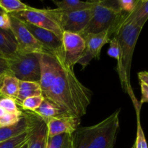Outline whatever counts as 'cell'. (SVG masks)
Wrapping results in <instances>:
<instances>
[{
    "label": "cell",
    "instance_id": "cell-1",
    "mask_svg": "<svg viewBox=\"0 0 148 148\" xmlns=\"http://www.w3.org/2000/svg\"><path fill=\"white\" fill-rule=\"evenodd\" d=\"M39 81L45 100L56 107L64 115L80 119L87 113L92 91L85 87L68 66L64 53H40Z\"/></svg>",
    "mask_w": 148,
    "mask_h": 148
},
{
    "label": "cell",
    "instance_id": "cell-2",
    "mask_svg": "<svg viewBox=\"0 0 148 148\" xmlns=\"http://www.w3.org/2000/svg\"><path fill=\"white\" fill-rule=\"evenodd\" d=\"M118 109L101 122L79 127L73 134L74 148H114L120 128Z\"/></svg>",
    "mask_w": 148,
    "mask_h": 148
},
{
    "label": "cell",
    "instance_id": "cell-3",
    "mask_svg": "<svg viewBox=\"0 0 148 148\" xmlns=\"http://www.w3.org/2000/svg\"><path fill=\"white\" fill-rule=\"evenodd\" d=\"M124 18L112 37L116 38L120 48L116 70L121 85L125 92L134 98L130 85V71L134 48L143 28L131 22L124 21Z\"/></svg>",
    "mask_w": 148,
    "mask_h": 148
},
{
    "label": "cell",
    "instance_id": "cell-4",
    "mask_svg": "<svg viewBox=\"0 0 148 148\" xmlns=\"http://www.w3.org/2000/svg\"><path fill=\"white\" fill-rule=\"evenodd\" d=\"M126 14L119 9L118 6L106 4V1H96L92 7L90 20L85 29L79 33L81 36L96 34L108 30L111 38L124 20Z\"/></svg>",
    "mask_w": 148,
    "mask_h": 148
},
{
    "label": "cell",
    "instance_id": "cell-5",
    "mask_svg": "<svg viewBox=\"0 0 148 148\" xmlns=\"http://www.w3.org/2000/svg\"><path fill=\"white\" fill-rule=\"evenodd\" d=\"M38 54L17 51L14 56L7 59L12 75L20 81L39 83L40 68Z\"/></svg>",
    "mask_w": 148,
    "mask_h": 148
},
{
    "label": "cell",
    "instance_id": "cell-6",
    "mask_svg": "<svg viewBox=\"0 0 148 148\" xmlns=\"http://www.w3.org/2000/svg\"><path fill=\"white\" fill-rule=\"evenodd\" d=\"M63 32L79 34L89 23L92 14V7L77 11L64 12L58 9L49 10Z\"/></svg>",
    "mask_w": 148,
    "mask_h": 148
},
{
    "label": "cell",
    "instance_id": "cell-7",
    "mask_svg": "<svg viewBox=\"0 0 148 148\" xmlns=\"http://www.w3.org/2000/svg\"><path fill=\"white\" fill-rule=\"evenodd\" d=\"M10 15L11 19L10 30L17 42L18 46L17 51L38 54L52 53L33 36L22 20L11 14Z\"/></svg>",
    "mask_w": 148,
    "mask_h": 148
},
{
    "label": "cell",
    "instance_id": "cell-8",
    "mask_svg": "<svg viewBox=\"0 0 148 148\" xmlns=\"http://www.w3.org/2000/svg\"><path fill=\"white\" fill-rule=\"evenodd\" d=\"M10 14L20 19L25 23L50 30L62 40L63 31L49 10H40L30 7L28 10L25 11Z\"/></svg>",
    "mask_w": 148,
    "mask_h": 148
},
{
    "label": "cell",
    "instance_id": "cell-9",
    "mask_svg": "<svg viewBox=\"0 0 148 148\" xmlns=\"http://www.w3.org/2000/svg\"><path fill=\"white\" fill-rule=\"evenodd\" d=\"M85 43V49L78 64L85 69L92 59L98 60L101 56L102 48L111 40V36L108 30L96 34H88L82 36Z\"/></svg>",
    "mask_w": 148,
    "mask_h": 148
},
{
    "label": "cell",
    "instance_id": "cell-10",
    "mask_svg": "<svg viewBox=\"0 0 148 148\" xmlns=\"http://www.w3.org/2000/svg\"><path fill=\"white\" fill-rule=\"evenodd\" d=\"M64 61L68 66H74L82 57L85 49L84 38L77 33L63 32L62 38Z\"/></svg>",
    "mask_w": 148,
    "mask_h": 148
},
{
    "label": "cell",
    "instance_id": "cell-11",
    "mask_svg": "<svg viewBox=\"0 0 148 148\" xmlns=\"http://www.w3.org/2000/svg\"><path fill=\"white\" fill-rule=\"evenodd\" d=\"M80 119L68 115L54 117L46 122L48 137L63 134H73L79 127Z\"/></svg>",
    "mask_w": 148,
    "mask_h": 148
},
{
    "label": "cell",
    "instance_id": "cell-12",
    "mask_svg": "<svg viewBox=\"0 0 148 148\" xmlns=\"http://www.w3.org/2000/svg\"><path fill=\"white\" fill-rule=\"evenodd\" d=\"M23 23L33 36L52 53L63 52L62 40L59 38L54 33L50 30L37 27L30 23L25 22Z\"/></svg>",
    "mask_w": 148,
    "mask_h": 148
},
{
    "label": "cell",
    "instance_id": "cell-13",
    "mask_svg": "<svg viewBox=\"0 0 148 148\" xmlns=\"http://www.w3.org/2000/svg\"><path fill=\"white\" fill-rule=\"evenodd\" d=\"M34 117L33 113L26 111L23 113V118L16 124L11 127H0V143L30 130L33 127Z\"/></svg>",
    "mask_w": 148,
    "mask_h": 148
},
{
    "label": "cell",
    "instance_id": "cell-14",
    "mask_svg": "<svg viewBox=\"0 0 148 148\" xmlns=\"http://www.w3.org/2000/svg\"><path fill=\"white\" fill-rule=\"evenodd\" d=\"M46 141H47L46 123L35 114L31 135L27 143V148H46Z\"/></svg>",
    "mask_w": 148,
    "mask_h": 148
},
{
    "label": "cell",
    "instance_id": "cell-15",
    "mask_svg": "<svg viewBox=\"0 0 148 148\" xmlns=\"http://www.w3.org/2000/svg\"><path fill=\"white\" fill-rule=\"evenodd\" d=\"M17 51L18 46L11 30L0 28V53L8 59L14 56Z\"/></svg>",
    "mask_w": 148,
    "mask_h": 148
},
{
    "label": "cell",
    "instance_id": "cell-16",
    "mask_svg": "<svg viewBox=\"0 0 148 148\" xmlns=\"http://www.w3.org/2000/svg\"><path fill=\"white\" fill-rule=\"evenodd\" d=\"M148 20V0H139L135 9L127 14L124 21L131 22L143 28Z\"/></svg>",
    "mask_w": 148,
    "mask_h": 148
},
{
    "label": "cell",
    "instance_id": "cell-17",
    "mask_svg": "<svg viewBox=\"0 0 148 148\" xmlns=\"http://www.w3.org/2000/svg\"><path fill=\"white\" fill-rule=\"evenodd\" d=\"M38 95H42V91L38 82L20 81L18 95L15 101L17 105H20L26 98Z\"/></svg>",
    "mask_w": 148,
    "mask_h": 148
},
{
    "label": "cell",
    "instance_id": "cell-18",
    "mask_svg": "<svg viewBox=\"0 0 148 148\" xmlns=\"http://www.w3.org/2000/svg\"><path fill=\"white\" fill-rule=\"evenodd\" d=\"M19 83L20 80L15 77L12 75H6L0 89V97L12 98L16 101L18 95Z\"/></svg>",
    "mask_w": 148,
    "mask_h": 148
},
{
    "label": "cell",
    "instance_id": "cell-19",
    "mask_svg": "<svg viewBox=\"0 0 148 148\" xmlns=\"http://www.w3.org/2000/svg\"><path fill=\"white\" fill-rule=\"evenodd\" d=\"M58 10L64 12L77 11L93 7L96 1H79V0H63L53 1Z\"/></svg>",
    "mask_w": 148,
    "mask_h": 148
},
{
    "label": "cell",
    "instance_id": "cell-20",
    "mask_svg": "<svg viewBox=\"0 0 148 148\" xmlns=\"http://www.w3.org/2000/svg\"><path fill=\"white\" fill-rule=\"evenodd\" d=\"M32 113L37 115L39 118L41 119L46 123L51 119L64 115L55 106L45 99L43 100V103L40 104V106Z\"/></svg>",
    "mask_w": 148,
    "mask_h": 148
},
{
    "label": "cell",
    "instance_id": "cell-21",
    "mask_svg": "<svg viewBox=\"0 0 148 148\" xmlns=\"http://www.w3.org/2000/svg\"><path fill=\"white\" fill-rule=\"evenodd\" d=\"M46 148H74L73 134H63L54 137H48Z\"/></svg>",
    "mask_w": 148,
    "mask_h": 148
},
{
    "label": "cell",
    "instance_id": "cell-22",
    "mask_svg": "<svg viewBox=\"0 0 148 148\" xmlns=\"http://www.w3.org/2000/svg\"><path fill=\"white\" fill-rule=\"evenodd\" d=\"M33 122H34V121H33ZM32 128H33V127H32ZM32 128L29 130L28 131L23 133V134H19L16 137L1 143H0V148H20L22 146L24 145L30 139V135H31Z\"/></svg>",
    "mask_w": 148,
    "mask_h": 148
},
{
    "label": "cell",
    "instance_id": "cell-23",
    "mask_svg": "<svg viewBox=\"0 0 148 148\" xmlns=\"http://www.w3.org/2000/svg\"><path fill=\"white\" fill-rule=\"evenodd\" d=\"M0 7L7 14H13L25 11L30 6L19 0H0Z\"/></svg>",
    "mask_w": 148,
    "mask_h": 148
},
{
    "label": "cell",
    "instance_id": "cell-24",
    "mask_svg": "<svg viewBox=\"0 0 148 148\" xmlns=\"http://www.w3.org/2000/svg\"><path fill=\"white\" fill-rule=\"evenodd\" d=\"M43 100H44V98L43 95L30 97L25 99L19 106H21V108L25 111L33 112L40 106V104L43 103Z\"/></svg>",
    "mask_w": 148,
    "mask_h": 148
},
{
    "label": "cell",
    "instance_id": "cell-25",
    "mask_svg": "<svg viewBox=\"0 0 148 148\" xmlns=\"http://www.w3.org/2000/svg\"><path fill=\"white\" fill-rule=\"evenodd\" d=\"M23 111L20 113L7 112L4 116L0 119V127H7L14 125L23 118Z\"/></svg>",
    "mask_w": 148,
    "mask_h": 148
},
{
    "label": "cell",
    "instance_id": "cell-26",
    "mask_svg": "<svg viewBox=\"0 0 148 148\" xmlns=\"http://www.w3.org/2000/svg\"><path fill=\"white\" fill-rule=\"evenodd\" d=\"M0 107L8 113H20L22 111L19 109L15 100L12 98H0Z\"/></svg>",
    "mask_w": 148,
    "mask_h": 148
},
{
    "label": "cell",
    "instance_id": "cell-27",
    "mask_svg": "<svg viewBox=\"0 0 148 148\" xmlns=\"http://www.w3.org/2000/svg\"><path fill=\"white\" fill-rule=\"evenodd\" d=\"M134 148H148L147 141L145 137L144 132L142 129L141 124L140 122V119L137 117V138H136L135 143L134 145Z\"/></svg>",
    "mask_w": 148,
    "mask_h": 148
},
{
    "label": "cell",
    "instance_id": "cell-28",
    "mask_svg": "<svg viewBox=\"0 0 148 148\" xmlns=\"http://www.w3.org/2000/svg\"><path fill=\"white\" fill-rule=\"evenodd\" d=\"M138 1L139 0H118L116 3L121 11L130 14L135 9Z\"/></svg>",
    "mask_w": 148,
    "mask_h": 148
},
{
    "label": "cell",
    "instance_id": "cell-29",
    "mask_svg": "<svg viewBox=\"0 0 148 148\" xmlns=\"http://www.w3.org/2000/svg\"><path fill=\"white\" fill-rule=\"evenodd\" d=\"M109 49H108V55L111 57L114 58L117 61L119 59V53H120V48L119 45L118 40L116 37H112L109 42Z\"/></svg>",
    "mask_w": 148,
    "mask_h": 148
},
{
    "label": "cell",
    "instance_id": "cell-30",
    "mask_svg": "<svg viewBox=\"0 0 148 148\" xmlns=\"http://www.w3.org/2000/svg\"><path fill=\"white\" fill-rule=\"evenodd\" d=\"M0 28L4 30H10L11 19L10 14L4 12L0 15Z\"/></svg>",
    "mask_w": 148,
    "mask_h": 148
},
{
    "label": "cell",
    "instance_id": "cell-31",
    "mask_svg": "<svg viewBox=\"0 0 148 148\" xmlns=\"http://www.w3.org/2000/svg\"><path fill=\"white\" fill-rule=\"evenodd\" d=\"M0 75H12L7 59L0 53Z\"/></svg>",
    "mask_w": 148,
    "mask_h": 148
},
{
    "label": "cell",
    "instance_id": "cell-32",
    "mask_svg": "<svg viewBox=\"0 0 148 148\" xmlns=\"http://www.w3.org/2000/svg\"><path fill=\"white\" fill-rule=\"evenodd\" d=\"M140 86H141L142 98L140 103L143 104L145 103H148V85L147 84L143 82H140Z\"/></svg>",
    "mask_w": 148,
    "mask_h": 148
},
{
    "label": "cell",
    "instance_id": "cell-33",
    "mask_svg": "<svg viewBox=\"0 0 148 148\" xmlns=\"http://www.w3.org/2000/svg\"><path fill=\"white\" fill-rule=\"evenodd\" d=\"M138 78L140 82H143L148 85V72L143 71L138 73Z\"/></svg>",
    "mask_w": 148,
    "mask_h": 148
},
{
    "label": "cell",
    "instance_id": "cell-34",
    "mask_svg": "<svg viewBox=\"0 0 148 148\" xmlns=\"http://www.w3.org/2000/svg\"><path fill=\"white\" fill-rule=\"evenodd\" d=\"M6 113H7V111H6L5 110L3 109L1 107H0V119H1L2 116H4V114H5Z\"/></svg>",
    "mask_w": 148,
    "mask_h": 148
},
{
    "label": "cell",
    "instance_id": "cell-35",
    "mask_svg": "<svg viewBox=\"0 0 148 148\" xmlns=\"http://www.w3.org/2000/svg\"><path fill=\"white\" fill-rule=\"evenodd\" d=\"M4 77H5V75H0V89H1V85H2V83H3V80H4ZM0 98H1V97H0Z\"/></svg>",
    "mask_w": 148,
    "mask_h": 148
},
{
    "label": "cell",
    "instance_id": "cell-36",
    "mask_svg": "<svg viewBox=\"0 0 148 148\" xmlns=\"http://www.w3.org/2000/svg\"><path fill=\"white\" fill-rule=\"evenodd\" d=\"M27 143H28V141H27V143H26L24 145H23V146H22V147H20V148H27Z\"/></svg>",
    "mask_w": 148,
    "mask_h": 148
},
{
    "label": "cell",
    "instance_id": "cell-37",
    "mask_svg": "<svg viewBox=\"0 0 148 148\" xmlns=\"http://www.w3.org/2000/svg\"><path fill=\"white\" fill-rule=\"evenodd\" d=\"M4 12H4V10H3L2 9H1V7H0V15H1V14H3V13H4Z\"/></svg>",
    "mask_w": 148,
    "mask_h": 148
},
{
    "label": "cell",
    "instance_id": "cell-38",
    "mask_svg": "<svg viewBox=\"0 0 148 148\" xmlns=\"http://www.w3.org/2000/svg\"><path fill=\"white\" fill-rule=\"evenodd\" d=\"M132 148H134V147H132Z\"/></svg>",
    "mask_w": 148,
    "mask_h": 148
}]
</instances>
